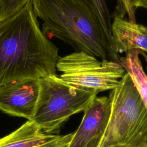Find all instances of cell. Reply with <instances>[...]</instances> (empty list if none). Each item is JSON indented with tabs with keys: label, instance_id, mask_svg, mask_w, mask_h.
Returning <instances> with one entry per match:
<instances>
[{
	"label": "cell",
	"instance_id": "ba28073f",
	"mask_svg": "<svg viewBox=\"0 0 147 147\" xmlns=\"http://www.w3.org/2000/svg\"><path fill=\"white\" fill-rule=\"evenodd\" d=\"M74 133L57 135L46 133L32 120L0 138V147H66Z\"/></svg>",
	"mask_w": 147,
	"mask_h": 147
},
{
	"label": "cell",
	"instance_id": "ac0fdd59",
	"mask_svg": "<svg viewBox=\"0 0 147 147\" xmlns=\"http://www.w3.org/2000/svg\"><path fill=\"white\" fill-rule=\"evenodd\" d=\"M1 0H0V5H1Z\"/></svg>",
	"mask_w": 147,
	"mask_h": 147
},
{
	"label": "cell",
	"instance_id": "30bf717a",
	"mask_svg": "<svg viewBox=\"0 0 147 147\" xmlns=\"http://www.w3.org/2000/svg\"><path fill=\"white\" fill-rule=\"evenodd\" d=\"M139 49L131 50L124 57H119V62L131 77L147 109V75L139 58Z\"/></svg>",
	"mask_w": 147,
	"mask_h": 147
},
{
	"label": "cell",
	"instance_id": "e0dca14e",
	"mask_svg": "<svg viewBox=\"0 0 147 147\" xmlns=\"http://www.w3.org/2000/svg\"><path fill=\"white\" fill-rule=\"evenodd\" d=\"M113 147H125V146H113Z\"/></svg>",
	"mask_w": 147,
	"mask_h": 147
},
{
	"label": "cell",
	"instance_id": "3957f363",
	"mask_svg": "<svg viewBox=\"0 0 147 147\" xmlns=\"http://www.w3.org/2000/svg\"><path fill=\"white\" fill-rule=\"evenodd\" d=\"M109 98L110 115L98 147H138L147 143V109L128 73Z\"/></svg>",
	"mask_w": 147,
	"mask_h": 147
},
{
	"label": "cell",
	"instance_id": "277c9868",
	"mask_svg": "<svg viewBox=\"0 0 147 147\" xmlns=\"http://www.w3.org/2000/svg\"><path fill=\"white\" fill-rule=\"evenodd\" d=\"M37 80L38 95L31 120L46 133L58 131L63 123L83 111L96 96L68 84L57 74Z\"/></svg>",
	"mask_w": 147,
	"mask_h": 147
},
{
	"label": "cell",
	"instance_id": "5bb4252c",
	"mask_svg": "<svg viewBox=\"0 0 147 147\" xmlns=\"http://www.w3.org/2000/svg\"><path fill=\"white\" fill-rule=\"evenodd\" d=\"M131 5L134 9L142 7L147 9V0H130Z\"/></svg>",
	"mask_w": 147,
	"mask_h": 147
},
{
	"label": "cell",
	"instance_id": "2e32d148",
	"mask_svg": "<svg viewBox=\"0 0 147 147\" xmlns=\"http://www.w3.org/2000/svg\"><path fill=\"white\" fill-rule=\"evenodd\" d=\"M138 147H147V143H145V144H144L141 146H139Z\"/></svg>",
	"mask_w": 147,
	"mask_h": 147
},
{
	"label": "cell",
	"instance_id": "7c38bea8",
	"mask_svg": "<svg viewBox=\"0 0 147 147\" xmlns=\"http://www.w3.org/2000/svg\"><path fill=\"white\" fill-rule=\"evenodd\" d=\"M32 0H1L0 21L13 15Z\"/></svg>",
	"mask_w": 147,
	"mask_h": 147
},
{
	"label": "cell",
	"instance_id": "8fae6325",
	"mask_svg": "<svg viewBox=\"0 0 147 147\" xmlns=\"http://www.w3.org/2000/svg\"><path fill=\"white\" fill-rule=\"evenodd\" d=\"M95 13L107 38L111 51H114L111 32V16L106 0H86ZM117 55V54H115Z\"/></svg>",
	"mask_w": 147,
	"mask_h": 147
},
{
	"label": "cell",
	"instance_id": "6da1fadb",
	"mask_svg": "<svg viewBox=\"0 0 147 147\" xmlns=\"http://www.w3.org/2000/svg\"><path fill=\"white\" fill-rule=\"evenodd\" d=\"M32 1L0 21V87L56 74L58 48L42 33Z\"/></svg>",
	"mask_w": 147,
	"mask_h": 147
},
{
	"label": "cell",
	"instance_id": "5b68a950",
	"mask_svg": "<svg viewBox=\"0 0 147 147\" xmlns=\"http://www.w3.org/2000/svg\"><path fill=\"white\" fill-rule=\"evenodd\" d=\"M56 69L61 72L59 76L68 84L96 94L114 89L126 73L119 61L99 60L82 51L59 57Z\"/></svg>",
	"mask_w": 147,
	"mask_h": 147
},
{
	"label": "cell",
	"instance_id": "52a82bcc",
	"mask_svg": "<svg viewBox=\"0 0 147 147\" xmlns=\"http://www.w3.org/2000/svg\"><path fill=\"white\" fill-rule=\"evenodd\" d=\"M82 122L66 147H90L92 141L102 136L109 120V97L95 96L83 111Z\"/></svg>",
	"mask_w": 147,
	"mask_h": 147
},
{
	"label": "cell",
	"instance_id": "4fadbf2b",
	"mask_svg": "<svg viewBox=\"0 0 147 147\" xmlns=\"http://www.w3.org/2000/svg\"><path fill=\"white\" fill-rule=\"evenodd\" d=\"M117 3L118 5L117 9L118 10V14H117V16L123 18V16L125 14H127L129 21L136 22L135 9L132 7L130 0H117Z\"/></svg>",
	"mask_w": 147,
	"mask_h": 147
},
{
	"label": "cell",
	"instance_id": "8992f818",
	"mask_svg": "<svg viewBox=\"0 0 147 147\" xmlns=\"http://www.w3.org/2000/svg\"><path fill=\"white\" fill-rule=\"evenodd\" d=\"M37 79H26L0 87V110L31 120L38 95Z\"/></svg>",
	"mask_w": 147,
	"mask_h": 147
},
{
	"label": "cell",
	"instance_id": "9c48e42d",
	"mask_svg": "<svg viewBox=\"0 0 147 147\" xmlns=\"http://www.w3.org/2000/svg\"><path fill=\"white\" fill-rule=\"evenodd\" d=\"M111 37L117 55L139 49L147 53V27L115 16L111 25Z\"/></svg>",
	"mask_w": 147,
	"mask_h": 147
},
{
	"label": "cell",
	"instance_id": "9a60e30c",
	"mask_svg": "<svg viewBox=\"0 0 147 147\" xmlns=\"http://www.w3.org/2000/svg\"><path fill=\"white\" fill-rule=\"evenodd\" d=\"M102 136H98L96 138H95L92 142L91 145H90V147H98V145H99V143L101 140V138H102Z\"/></svg>",
	"mask_w": 147,
	"mask_h": 147
},
{
	"label": "cell",
	"instance_id": "7a4b0ae2",
	"mask_svg": "<svg viewBox=\"0 0 147 147\" xmlns=\"http://www.w3.org/2000/svg\"><path fill=\"white\" fill-rule=\"evenodd\" d=\"M37 17L42 20V33L100 59L119 61L111 51L102 26L86 0H32Z\"/></svg>",
	"mask_w": 147,
	"mask_h": 147
}]
</instances>
